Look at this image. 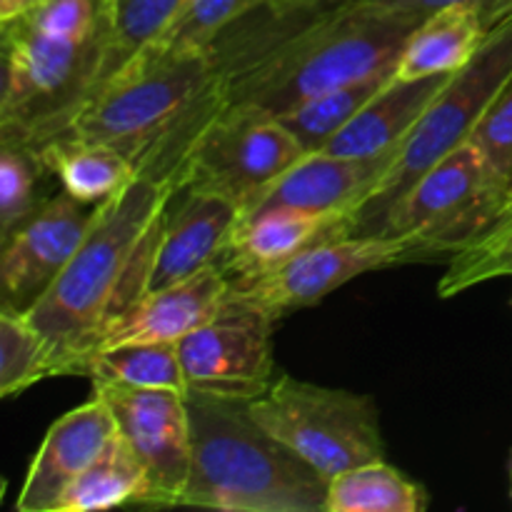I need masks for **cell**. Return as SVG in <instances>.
<instances>
[{
  "mask_svg": "<svg viewBox=\"0 0 512 512\" xmlns=\"http://www.w3.org/2000/svg\"><path fill=\"white\" fill-rule=\"evenodd\" d=\"M188 0H113L110 38L100 70L98 93L130 60L148 50L170 28ZM95 93V95H98Z\"/></svg>",
  "mask_w": 512,
  "mask_h": 512,
  "instance_id": "cb8c5ba5",
  "label": "cell"
},
{
  "mask_svg": "<svg viewBox=\"0 0 512 512\" xmlns=\"http://www.w3.org/2000/svg\"><path fill=\"white\" fill-rule=\"evenodd\" d=\"M423 18L415 10L373 3L330 5L235 73L215 98V115L228 108L283 115L320 93L395 73Z\"/></svg>",
  "mask_w": 512,
  "mask_h": 512,
  "instance_id": "7a4b0ae2",
  "label": "cell"
},
{
  "mask_svg": "<svg viewBox=\"0 0 512 512\" xmlns=\"http://www.w3.org/2000/svg\"><path fill=\"white\" fill-rule=\"evenodd\" d=\"M503 205L488 160L468 140L393 205L380 233L413 238L433 260H450L498 220Z\"/></svg>",
  "mask_w": 512,
  "mask_h": 512,
  "instance_id": "ba28073f",
  "label": "cell"
},
{
  "mask_svg": "<svg viewBox=\"0 0 512 512\" xmlns=\"http://www.w3.org/2000/svg\"><path fill=\"white\" fill-rule=\"evenodd\" d=\"M450 78L453 73L415 80L393 75L323 150L350 158H375L400 148Z\"/></svg>",
  "mask_w": 512,
  "mask_h": 512,
  "instance_id": "ac0fdd59",
  "label": "cell"
},
{
  "mask_svg": "<svg viewBox=\"0 0 512 512\" xmlns=\"http://www.w3.org/2000/svg\"><path fill=\"white\" fill-rule=\"evenodd\" d=\"M512 78V10L488 33L465 68L453 73L430 103L413 133L400 145L393 168L385 173L368 203L353 215L350 233H380L393 205L433 168L468 143L480 118Z\"/></svg>",
  "mask_w": 512,
  "mask_h": 512,
  "instance_id": "5b68a950",
  "label": "cell"
},
{
  "mask_svg": "<svg viewBox=\"0 0 512 512\" xmlns=\"http://www.w3.org/2000/svg\"><path fill=\"white\" fill-rule=\"evenodd\" d=\"M35 3V0H28V5H33Z\"/></svg>",
  "mask_w": 512,
  "mask_h": 512,
  "instance_id": "e575fe53",
  "label": "cell"
},
{
  "mask_svg": "<svg viewBox=\"0 0 512 512\" xmlns=\"http://www.w3.org/2000/svg\"><path fill=\"white\" fill-rule=\"evenodd\" d=\"M420 260L433 258L418 240L403 235H335L310 245L280 268L230 280V295L253 300L280 320L285 313L320 303L360 275Z\"/></svg>",
  "mask_w": 512,
  "mask_h": 512,
  "instance_id": "9c48e42d",
  "label": "cell"
},
{
  "mask_svg": "<svg viewBox=\"0 0 512 512\" xmlns=\"http://www.w3.org/2000/svg\"><path fill=\"white\" fill-rule=\"evenodd\" d=\"M93 385L188 393L178 343H118L100 348L85 370Z\"/></svg>",
  "mask_w": 512,
  "mask_h": 512,
  "instance_id": "603a6c76",
  "label": "cell"
},
{
  "mask_svg": "<svg viewBox=\"0 0 512 512\" xmlns=\"http://www.w3.org/2000/svg\"><path fill=\"white\" fill-rule=\"evenodd\" d=\"M470 140L488 160L495 185L508 203L512 193V78L485 110Z\"/></svg>",
  "mask_w": 512,
  "mask_h": 512,
  "instance_id": "4dcf8cb0",
  "label": "cell"
},
{
  "mask_svg": "<svg viewBox=\"0 0 512 512\" xmlns=\"http://www.w3.org/2000/svg\"><path fill=\"white\" fill-rule=\"evenodd\" d=\"M193 463L178 505L228 512H325L328 480L260 428L248 403L185 393Z\"/></svg>",
  "mask_w": 512,
  "mask_h": 512,
  "instance_id": "3957f363",
  "label": "cell"
},
{
  "mask_svg": "<svg viewBox=\"0 0 512 512\" xmlns=\"http://www.w3.org/2000/svg\"><path fill=\"white\" fill-rule=\"evenodd\" d=\"M345 3H373V5H385V8H403V10H415V13H433V10L445 8V5H478L485 13L490 15L493 25H498L500 20L512 10V0H335V5Z\"/></svg>",
  "mask_w": 512,
  "mask_h": 512,
  "instance_id": "1f68e13d",
  "label": "cell"
},
{
  "mask_svg": "<svg viewBox=\"0 0 512 512\" xmlns=\"http://www.w3.org/2000/svg\"><path fill=\"white\" fill-rule=\"evenodd\" d=\"M113 0H35L23 10L30 28L68 40H88L110 28Z\"/></svg>",
  "mask_w": 512,
  "mask_h": 512,
  "instance_id": "f546056e",
  "label": "cell"
},
{
  "mask_svg": "<svg viewBox=\"0 0 512 512\" xmlns=\"http://www.w3.org/2000/svg\"><path fill=\"white\" fill-rule=\"evenodd\" d=\"M110 28L88 40H68L30 28L23 18L3 23L0 145L38 153L73 128L100 85Z\"/></svg>",
  "mask_w": 512,
  "mask_h": 512,
  "instance_id": "277c9868",
  "label": "cell"
},
{
  "mask_svg": "<svg viewBox=\"0 0 512 512\" xmlns=\"http://www.w3.org/2000/svg\"><path fill=\"white\" fill-rule=\"evenodd\" d=\"M305 155L283 120L258 108H228L190 143L170 183L220 195L248 213L255 200Z\"/></svg>",
  "mask_w": 512,
  "mask_h": 512,
  "instance_id": "52a82bcc",
  "label": "cell"
},
{
  "mask_svg": "<svg viewBox=\"0 0 512 512\" xmlns=\"http://www.w3.org/2000/svg\"><path fill=\"white\" fill-rule=\"evenodd\" d=\"M38 158L48 173H55L65 193L85 205L105 203L138 173L133 160L113 145L73 135L50 140L38 150Z\"/></svg>",
  "mask_w": 512,
  "mask_h": 512,
  "instance_id": "ffe728a7",
  "label": "cell"
},
{
  "mask_svg": "<svg viewBox=\"0 0 512 512\" xmlns=\"http://www.w3.org/2000/svg\"><path fill=\"white\" fill-rule=\"evenodd\" d=\"M113 410L118 433L143 463L150 480L145 505H178L190 478L193 433L185 393L93 385Z\"/></svg>",
  "mask_w": 512,
  "mask_h": 512,
  "instance_id": "8fae6325",
  "label": "cell"
},
{
  "mask_svg": "<svg viewBox=\"0 0 512 512\" xmlns=\"http://www.w3.org/2000/svg\"><path fill=\"white\" fill-rule=\"evenodd\" d=\"M270 0H188L170 28L150 48L198 50L208 48L220 33Z\"/></svg>",
  "mask_w": 512,
  "mask_h": 512,
  "instance_id": "83f0119b",
  "label": "cell"
},
{
  "mask_svg": "<svg viewBox=\"0 0 512 512\" xmlns=\"http://www.w3.org/2000/svg\"><path fill=\"white\" fill-rule=\"evenodd\" d=\"M148 493L150 480L143 463L123 435L115 433L88 470L65 490L55 512H95L130 503L145 505Z\"/></svg>",
  "mask_w": 512,
  "mask_h": 512,
  "instance_id": "44dd1931",
  "label": "cell"
},
{
  "mask_svg": "<svg viewBox=\"0 0 512 512\" xmlns=\"http://www.w3.org/2000/svg\"><path fill=\"white\" fill-rule=\"evenodd\" d=\"M493 28L490 15L478 5H445L433 10L410 33L395 75L415 80L458 73L473 60Z\"/></svg>",
  "mask_w": 512,
  "mask_h": 512,
  "instance_id": "d6986e66",
  "label": "cell"
},
{
  "mask_svg": "<svg viewBox=\"0 0 512 512\" xmlns=\"http://www.w3.org/2000/svg\"><path fill=\"white\" fill-rule=\"evenodd\" d=\"M393 75L395 73H383L375 75V78L360 80V83L328 90V93L315 95V98L305 100L298 108L288 110V113L278 115V118L293 133V138L303 145L305 153H318L360 113V108Z\"/></svg>",
  "mask_w": 512,
  "mask_h": 512,
  "instance_id": "d4e9b609",
  "label": "cell"
},
{
  "mask_svg": "<svg viewBox=\"0 0 512 512\" xmlns=\"http://www.w3.org/2000/svg\"><path fill=\"white\" fill-rule=\"evenodd\" d=\"M228 290V275L220 265H210L193 278L143 293L110 323L100 348L118 343H178L218 313Z\"/></svg>",
  "mask_w": 512,
  "mask_h": 512,
  "instance_id": "2e32d148",
  "label": "cell"
},
{
  "mask_svg": "<svg viewBox=\"0 0 512 512\" xmlns=\"http://www.w3.org/2000/svg\"><path fill=\"white\" fill-rule=\"evenodd\" d=\"M243 210L220 195L175 190L145 280V293L193 278L218 265Z\"/></svg>",
  "mask_w": 512,
  "mask_h": 512,
  "instance_id": "5bb4252c",
  "label": "cell"
},
{
  "mask_svg": "<svg viewBox=\"0 0 512 512\" xmlns=\"http://www.w3.org/2000/svg\"><path fill=\"white\" fill-rule=\"evenodd\" d=\"M275 3H323V5H328V0H275Z\"/></svg>",
  "mask_w": 512,
  "mask_h": 512,
  "instance_id": "836d02e7",
  "label": "cell"
},
{
  "mask_svg": "<svg viewBox=\"0 0 512 512\" xmlns=\"http://www.w3.org/2000/svg\"><path fill=\"white\" fill-rule=\"evenodd\" d=\"M335 235H350L343 220L288 208L260 210L240 218L218 265L230 280L253 278L280 268L305 248Z\"/></svg>",
  "mask_w": 512,
  "mask_h": 512,
  "instance_id": "e0dca14e",
  "label": "cell"
},
{
  "mask_svg": "<svg viewBox=\"0 0 512 512\" xmlns=\"http://www.w3.org/2000/svg\"><path fill=\"white\" fill-rule=\"evenodd\" d=\"M45 170L38 153L23 145H0V243L38 210V178Z\"/></svg>",
  "mask_w": 512,
  "mask_h": 512,
  "instance_id": "f1b7e54d",
  "label": "cell"
},
{
  "mask_svg": "<svg viewBox=\"0 0 512 512\" xmlns=\"http://www.w3.org/2000/svg\"><path fill=\"white\" fill-rule=\"evenodd\" d=\"M115 433L118 425L113 410L95 393L88 403L55 420L30 463L15 508L20 512H55L65 490L88 470Z\"/></svg>",
  "mask_w": 512,
  "mask_h": 512,
  "instance_id": "9a60e30c",
  "label": "cell"
},
{
  "mask_svg": "<svg viewBox=\"0 0 512 512\" xmlns=\"http://www.w3.org/2000/svg\"><path fill=\"white\" fill-rule=\"evenodd\" d=\"M93 218L95 205L88 208L65 190L43 200L38 210L3 240V305L28 315L70 263Z\"/></svg>",
  "mask_w": 512,
  "mask_h": 512,
  "instance_id": "7c38bea8",
  "label": "cell"
},
{
  "mask_svg": "<svg viewBox=\"0 0 512 512\" xmlns=\"http://www.w3.org/2000/svg\"><path fill=\"white\" fill-rule=\"evenodd\" d=\"M248 413L328 483L345 470L385 460L373 395L278 375L260 398L250 400Z\"/></svg>",
  "mask_w": 512,
  "mask_h": 512,
  "instance_id": "8992f818",
  "label": "cell"
},
{
  "mask_svg": "<svg viewBox=\"0 0 512 512\" xmlns=\"http://www.w3.org/2000/svg\"><path fill=\"white\" fill-rule=\"evenodd\" d=\"M398 150L400 148H395L375 158H350V155H333L325 150L305 153L255 200V205L245 215L270 208H288L298 213L343 220L350 233L353 215L368 203L380 180L393 168Z\"/></svg>",
  "mask_w": 512,
  "mask_h": 512,
  "instance_id": "4fadbf2b",
  "label": "cell"
},
{
  "mask_svg": "<svg viewBox=\"0 0 512 512\" xmlns=\"http://www.w3.org/2000/svg\"><path fill=\"white\" fill-rule=\"evenodd\" d=\"M512 275V193L498 220L478 240L448 260L438 283L440 298H453L488 280Z\"/></svg>",
  "mask_w": 512,
  "mask_h": 512,
  "instance_id": "4316f807",
  "label": "cell"
},
{
  "mask_svg": "<svg viewBox=\"0 0 512 512\" xmlns=\"http://www.w3.org/2000/svg\"><path fill=\"white\" fill-rule=\"evenodd\" d=\"M28 8V0H0V20L10 23Z\"/></svg>",
  "mask_w": 512,
  "mask_h": 512,
  "instance_id": "d6a6232c",
  "label": "cell"
},
{
  "mask_svg": "<svg viewBox=\"0 0 512 512\" xmlns=\"http://www.w3.org/2000/svg\"><path fill=\"white\" fill-rule=\"evenodd\" d=\"M428 508L423 485L385 460L358 465L328 483L325 512H420Z\"/></svg>",
  "mask_w": 512,
  "mask_h": 512,
  "instance_id": "7402d4cb",
  "label": "cell"
},
{
  "mask_svg": "<svg viewBox=\"0 0 512 512\" xmlns=\"http://www.w3.org/2000/svg\"><path fill=\"white\" fill-rule=\"evenodd\" d=\"M275 318L265 308L230 295L218 313L178 340L188 393L250 403L275 380Z\"/></svg>",
  "mask_w": 512,
  "mask_h": 512,
  "instance_id": "30bf717a",
  "label": "cell"
},
{
  "mask_svg": "<svg viewBox=\"0 0 512 512\" xmlns=\"http://www.w3.org/2000/svg\"><path fill=\"white\" fill-rule=\"evenodd\" d=\"M45 378H55L48 340L28 315L0 305V398H15Z\"/></svg>",
  "mask_w": 512,
  "mask_h": 512,
  "instance_id": "484cf974",
  "label": "cell"
},
{
  "mask_svg": "<svg viewBox=\"0 0 512 512\" xmlns=\"http://www.w3.org/2000/svg\"><path fill=\"white\" fill-rule=\"evenodd\" d=\"M173 193L170 180L135 173L123 190L95 205L80 248L28 313L48 340L55 378L85 375L110 323L145 293Z\"/></svg>",
  "mask_w": 512,
  "mask_h": 512,
  "instance_id": "6da1fadb",
  "label": "cell"
}]
</instances>
